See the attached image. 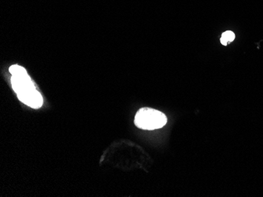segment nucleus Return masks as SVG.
I'll return each instance as SVG.
<instances>
[{"instance_id": "2", "label": "nucleus", "mask_w": 263, "mask_h": 197, "mask_svg": "<svg viewBox=\"0 0 263 197\" xmlns=\"http://www.w3.org/2000/svg\"><path fill=\"white\" fill-rule=\"evenodd\" d=\"M134 123L138 128L152 130L165 126L167 117L164 113L154 108H142L136 114Z\"/></svg>"}, {"instance_id": "3", "label": "nucleus", "mask_w": 263, "mask_h": 197, "mask_svg": "<svg viewBox=\"0 0 263 197\" xmlns=\"http://www.w3.org/2000/svg\"><path fill=\"white\" fill-rule=\"evenodd\" d=\"M235 39V34L231 31H227L224 32L221 38V43L224 46H227L229 43L233 42Z\"/></svg>"}, {"instance_id": "1", "label": "nucleus", "mask_w": 263, "mask_h": 197, "mask_svg": "<svg viewBox=\"0 0 263 197\" xmlns=\"http://www.w3.org/2000/svg\"><path fill=\"white\" fill-rule=\"evenodd\" d=\"M11 86L20 102L32 108H39L43 105V99L38 91L26 70L18 65L10 68Z\"/></svg>"}]
</instances>
